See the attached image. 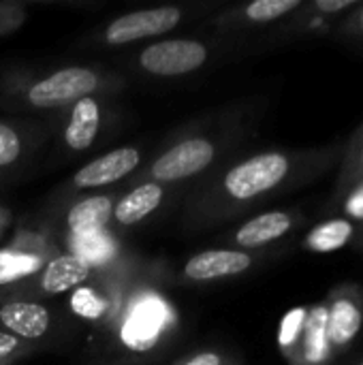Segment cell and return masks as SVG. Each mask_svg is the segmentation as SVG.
<instances>
[{"label":"cell","instance_id":"6da1fadb","mask_svg":"<svg viewBox=\"0 0 363 365\" xmlns=\"http://www.w3.org/2000/svg\"><path fill=\"white\" fill-rule=\"evenodd\" d=\"M171 284L165 261L124 250L71 291L62 312L88 331L101 365H154L182 334Z\"/></svg>","mask_w":363,"mask_h":365},{"label":"cell","instance_id":"7a4b0ae2","mask_svg":"<svg viewBox=\"0 0 363 365\" xmlns=\"http://www.w3.org/2000/svg\"><path fill=\"white\" fill-rule=\"evenodd\" d=\"M344 152L347 141H340L317 148H272L231 158L190 190L182 210V229L205 231L310 186L340 165Z\"/></svg>","mask_w":363,"mask_h":365},{"label":"cell","instance_id":"3957f363","mask_svg":"<svg viewBox=\"0 0 363 365\" xmlns=\"http://www.w3.org/2000/svg\"><path fill=\"white\" fill-rule=\"evenodd\" d=\"M259 120V103L242 101L212 113L208 120L173 135L167 145L124 182H156L178 188L193 180H203L233 158V152L252 135Z\"/></svg>","mask_w":363,"mask_h":365},{"label":"cell","instance_id":"277c9868","mask_svg":"<svg viewBox=\"0 0 363 365\" xmlns=\"http://www.w3.org/2000/svg\"><path fill=\"white\" fill-rule=\"evenodd\" d=\"M128 86L122 71L92 62L51 68L15 66L0 75V107L21 113H56L86 96H113Z\"/></svg>","mask_w":363,"mask_h":365},{"label":"cell","instance_id":"5b68a950","mask_svg":"<svg viewBox=\"0 0 363 365\" xmlns=\"http://www.w3.org/2000/svg\"><path fill=\"white\" fill-rule=\"evenodd\" d=\"M242 49L240 36H165L131 49L124 68L150 79H182Z\"/></svg>","mask_w":363,"mask_h":365},{"label":"cell","instance_id":"8992f818","mask_svg":"<svg viewBox=\"0 0 363 365\" xmlns=\"http://www.w3.org/2000/svg\"><path fill=\"white\" fill-rule=\"evenodd\" d=\"M218 9H223L218 2H186V4H163V6L128 11L92 28L79 41V45L98 47V49H120V47H133L137 43L145 45L165 38L169 32L182 28L184 24L197 21L201 17L208 19Z\"/></svg>","mask_w":363,"mask_h":365},{"label":"cell","instance_id":"52a82bcc","mask_svg":"<svg viewBox=\"0 0 363 365\" xmlns=\"http://www.w3.org/2000/svg\"><path fill=\"white\" fill-rule=\"evenodd\" d=\"M0 246V295L32 276L62 252L58 233L43 218H21Z\"/></svg>","mask_w":363,"mask_h":365},{"label":"cell","instance_id":"ba28073f","mask_svg":"<svg viewBox=\"0 0 363 365\" xmlns=\"http://www.w3.org/2000/svg\"><path fill=\"white\" fill-rule=\"evenodd\" d=\"M141 165H143V150L139 145H120L116 150H109L88 160L71 178H66L53 190L51 205L64 203L81 195L105 192L107 188L116 190V186H122L128 178H133Z\"/></svg>","mask_w":363,"mask_h":365},{"label":"cell","instance_id":"9c48e42d","mask_svg":"<svg viewBox=\"0 0 363 365\" xmlns=\"http://www.w3.org/2000/svg\"><path fill=\"white\" fill-rule=\"evenodd\" d=\"M118 192L120 190L92 192V195L68 199L64 203L49 205L43 218L58 233L62 250L73 242H81L111 231V212Z\"/></svg>","mask_w":363,"mask_h":365},{"label":"cell","instance_id":"30bf717a","mask_svg":"<svg viewBox=\"0 0 363 365\" xmlns=\"http://www.w3.org/2000/svg\"><path fill=\"white\" fill-rule=\"evenodd\" d=\"M111 96H86L51 118V128L58 137V148L66 156H81L90 152L101 139L111 120Z\"/></svg>","mask_w":363,"mask_h":365},{"label":"cell","instance_id":"8fae6325","mask_svg":"<svg viewBox=\"0 0 363 365\" xmlns=\"http://www.w3.org/2000/svg\"><path fill=\"white\" fill-rule=\"evenodd\" d=\"M280 250H261V252H248V250H237V248H208L201 252L190 255L178 274H173V282L184 284V287H208L233 278H242L276 257Z\"/></svg>","mask_w":363,"mask_h":365},{"label":"cell","instance_id":"7c38bea8","mask_svg":"<svg viewBox=\"0 0 363 365\" xmlns=\"http://www.w3.org/2000/svg\"><path fill=\"white\" fill-rule=\"evenodd\" d=\"M98 267H94L88 259L62 250L56 259H51L36 276L30 280L4 291L0 295V302L6 299H26V302H47L60 295H68L79 284L90 280L96 274Z\"/></svg>","mask_w":363,"mask_h":365},{"label":"cell","instance_id":"4fadbf2b","mask_svg":"<svg viewBox=\"0 0 363 365\" xmlns=\"http://www.w3.org/2000/svg\"><path fill=\"white\" fill-rule=\"evenodd\" d=\"M359 6V0H304V4L278 26L263 32L261 47H278L308 36L334 32L338 21Z\"/></svg>","mask_w":363,"mask_h":365},{"label":"cell","instance_id":"5bb4252c","mask_svg":"<svg viewBox=\"0 0 363 365\" xmlns=\"http://www.w3.org/2000/svg\"><path fill=\"white\" fill-rule=\"evenodd\" d=\"M304 225L306 214L302 210H267L233 227L227 235H223V244L227 248L248 252L272 250L276 244L297 233Z\"/></svg>","mask_w":363,"mask_h":365},{"label":"cell","instance_id":"9a60e30c","mask_svg":"<svg viewBox=\"0 0 363 365\" xmlns=\"http://www.w3.org/2000/svg\"><path fill=\"white\" fill-rule=\"evenodd\" d=\"M302 4L304 0H255L244 4H225L205 21L214 34L240 36L250 30H270L278 26Z\"/></svg>","mask_w":363,"mask_h":365},{"label":"cell","instance_id":"2e32d148","mask_svg":"<svg viewBox=\"0 0 363 365\" xmlns=\"http://www.w3.org/2000/svg\"><path fill=\"white\" fill-rule=\"evenodd\" d=\"M327 308V338L334 355L347 353L363 327V287L342 282L323 299Z\"/></svg>","mask_w":363,"mask_h":365},{"label":"cell","instance_id":"e0dca14e","mask_svg":"<svg viewBox=\"0 0 363 365\" xmlns=\"http://www.w3.org/2000/svg\"><path fill=\"white\" fill-rule=\"evenodd\" d=\"M47 137V126L21 118H0V186L19 178Z\"/></svg>","mask_w":363,"mask_h":365},{"label":"cell","instance_id":"ac0fdd59","mask_svg":"<svg viewBox=\"0 0 363 365\" xmlns=\"http://www.w3.org/2000/svg\"><path fill=\"white\" fill-rule=\"evenodd\" d=\"M60 325V312L47 302L6 299L0 302V331L24 342L36 344L49 340Z\"/></svg>","mask_w":363,"mask_h":365},{"label":"cell","instance_id":"d6986e66","mask_svg":"<svg viewBox=\"0 0 363 365\" xmlns=\"http://www.w3.org/2000/svg\"><path fill=\"white\" fill-rule=\"evenodd\" d=\"M171 190V186H163L156 182H137L124 186V190L118 192V199L113 203L111 231L116 233L143 225L165 205Z\"/></svg>","mask_w":363,"mask_h":365},{"label":"cell","instance_id":"ffe728a7","mask_svg":"<svg viewBox=\"0 0 363 365\" xmlns=\"http://www.w3.org/2000/svg\"><path fill=\"white\" fill-rule=\"evenodd\" d=\"M336 359L327 338V308L325 302L310 304L306 310L302 342L295 365H332Z\"/></svg>","mask_w":363,"mask_h":365},{"label":"cell","instance_id":"44dd1931","mask_svg":"<svg viewBox=\"0 0 363 365\" xmlns=\"http://www.w3.org/2000/svg\"><path fill=\"white\" fill-rule=\"evenodd\" d=\"M362 229V225H357L344 216H332L323 222H317L302 237V248L306 252H312V255L338 252L351 244H359Z\"/></svg>","mask_w":363,"mask_h":365},{"label":"cell","instance_id":"7402d4cb","mask_svg":"<svg viewBox=\"0 0 363 365\" xmlns=\"http://www.w3.org/2000/svg\"><path fill=\"white\" fill-rule=\"evenodd\" d=\"M363 180V124L353 133V137L347 141V152L344 158L340 163V173H338V182L336 188L332 192L329 205L327 210H334L338 205V201Z\"/></svg>","mask_w":363,"mask_h":365},{"label":"cell","instance_id":"603a6c76","mask_svg":"<svg viewBox=\"0 0 363 365\" xmlns=\"http://www.w3.org/2000/svg\"><path fill=\"white\" fill-rule=\"evenodd\" d=\"M306 310L308 306H295L291 308L278 325V351L285 357L289 365H295L297 353H300V342H302V331H304V321H306Z\"/></svg>","mask_w":363,"mask_h":365},{"label":"cell","instance_id":"cb8c5ba5","mask_svg":"<svg viewBox=\"0 0 363 365\" xmlns=\"http://www.w3.org/2000/svg\"><path fill=\"white\" fill-rule=\"evenodd\" d=\"M171 365H242L240 357L220 346H208L171 361Z\"/></svg>","mask_w":363,"mask_h":365},{"label":"cell","instance_id":"d4e9b609","mask_svg":"<svg viewBox=\"0 0 363 365\" xmlns=\"http://www.w3.org/2000/svg\"><path fill=\"white\" fill-rule=\"evenodd\" d=\"M39 351L36 344L24 342L11 334L0 331V365H17Z\"/></svg>","mask_w":363,"mask_h":365},{"label":"cell","instance_id":"484cf974","mask_svg":"<svg viewBox=\"0 0 363 365\" xmlns=\"http://www.w3.org/2000/svg\"><path fill=\"white\" fill-rule=\"evenodd\" d=\"M28 0H4L0 2V36L17 32L28 19Z\"/></svg>","mask_w":363,"mask_h":365},{"label":"cell","instance_id":"4316f807","mask_svg":"<svg viewBox=\"0 0 363 365\" xmlns=\"http://www.w3.org/2000/svg\"><path fill=\"white\" fill-rule=\"evenodd\" d=\"M334 36L349 45H363V2L338 21Z\"/></svg>","mask_w":363,"mask_h":365},{"label":"cell","instance_id":"83f0119b","mask_svg":"<svg viewBox=\"0 0 363 365\" xmlns=\"http://www.w3.org/2000/svg\"><path fill=\"white\" fill-rule=\"evenodd\" d=\"M332 212H338V216H344L363 227V182L355 184Z\"/></svg>","mask_w":363,"mask_h":365},{"label":"cell","instance_id":"f1b7e54d","mask_svg":"<svg viewBox=\"0 0 363 365\" xmlns=\"http://www.w3.org/2000/svg\"><path fill=\"white\" fill-rule=\"evenodd\" d=\"M13 225H15V214H13V210H11L6 203L0 201V246H2V242L6 240V235H9V231H11Z\"/></svg>","mask_w":363,"mask_h":365},{"label":"cell","instance_id":"f546056e","mask_svg":"<svg viewBox=\"0 0 363 365\" xmlns=\"http://www.w3.org/2000/svg\"><path fill=\"white\" fill-rule=\"evenodd\" d=\"M359 246H363V229H362V237H359Z\"/></svg>","mask_w":363,"mask_h":365},{"label":"cell","instance_id":"4dcf8cb0","mask_svg":"<svg viewBox=\"0 0 363 365\" xmlns=\"http://www.w3.org/2000/svg\"><path fill=\"white\" fill-rule=\"evenodd\" d=\"M357 365H363V359H362V361H359V364H357Z\"/></svg>","mask_w":363,"mask_h":365},{"label":"cell","instance_id":"1f68e13d","mask_svg":"<svg viewBox=\"0 0 363 365\" xmlns=\"http://www.w3.org/2000/svg\"><path fill=\"white\" fill-rule=\"evenodd\" d=\"M362 182H363V180H362Z\"/></svg>","mask_w":363,"mask_h":365}]
</instances>
